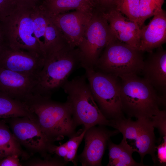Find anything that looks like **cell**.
<instances>
[{
  "label": "cell",
  "instance_id": "obj_1",
  "mask_svg": "<svg viewBox=\"0 0 166 166\" xmlns=\"http://www.w3.org/2000/svg\"><path fill=\"white\" fill-rule=\"evenodd\" d=\"M122 112L129 117L147 119L153 124L166 115L159 107L165 105V99L144 78L136 74L118 77Z\"/></svg>",
  "mask_w": 166,
  "mask_h": 166
},
{
  "label": "cell",
  "instance_id": "obj_2",
  "mask_svg": "<svg viewBox=\"0 0 166 166\" xmlns=\"http://www.w3.org/2000/svg\"><path fill=\"white\" fill-rule=\"evenodd\" d=\"M33 116V120L53 142L65 137L79 134L68 102L53 101L51 97L32 94L24 101Z\"/></svg>",
  "mask_w": 166,
  "mask_h": 166
},
{
  "label": "cell",
  "instance_id": "obj_3",
  "mask_svg": "<svg viewBox=\"0 0 166 166\" xmlns=\"http://www.w3.org/2000/svg\"><path fill=\"white\" fill-rule=\"evenodd\" d=\"M79 67H81L79 50L69 45L45 56L33 94L51 97L54 92L62 88L70 74Z\"/></svg>",
  "mask_w": 166,
  "mask_h": 166
},
{
  "label": "cell",
  "instance_id": "obj_4",
  "mask_svg": "<svg viewBox=\"0 0 166 166\" xmlns=\"http://www.w3.org/2000/svg\"><path fill=\"white\" fill-rule=\"evenodd\" d=\"M67 95L73 118L77 126L84 129L98 125L110 126L94 100L85 75L68 81L62 87Z\"/></svg>",
  "mask_w": 166,
  "mask_h": 166
},
{
  "label": "cell",
  "instance_id": "obj_5",
  "mask_svg": "<svg viewBox=\"0 0 166 166\" xmlns=\"http://www.w3.org/2000/svg\"><path fill=\"white\" fill-rule=\"evenodd\" d=\"M143 52L116 38L105 48L94 67L95 69L118 77L141 72Z\"/></svg>",
  "mask_w": 166,
  "mask_h": 166
},
{
  "label": "cell",
  "instance_id": "obj_6",
  "mask_svg": "<svg viewBox=\"0 0 166 166\" xmlns=\"http://www.w3.org/2000/svg\"><path fill=\"white\" fill-rule=\"evenodd\" d=\"M34 8L18 6L0 22L7 46L44 56L34 34L33 15Z\"/></svg>",
  "mask_w": 166,
  "mask_h": 166
},
{
  "label": "cell",
  "instance_id": "obj_7",
  "mask_svg": "<svg viewBox=\"0 0 166 166\" xmlns=\"http://www.w3.org/2000/svg\"><path fill=\"white\" fill-rule=\"evenodd\" d=\"M83 68L94 100L105 118L111 121L124 117L121 109L118 77L93 67Z\"/></svg>",
  "mask_w": 166,
  "mask_h": 166
},
{
  "label": "cell",
  "instance_id": "obj_8",
  "mask_svg": "<svg viewBox=\"0 0 166 166\" xmlns=\"http://www.w3.org/2000/svg\"><path fill=\"white\" fill-rule=\"evenodd\" d=\"M115 38L102 10L96 8L77 47L81 67L93 68L105 48Z\"/></svg>",
  "mask_w": 166,
  "mask_h": 166
},
{
  "label": "cell",
  "instance_id": "obj_9",
  "mask_svg": "<svg viewBox=\"0 0 166 166\" xmlns=\"http://www.w3.org/2000/svg\"><path fill=\"white\" fill-rule=\"evenodd\" d=\"M113 128L121 133L123 138L134 140L136 152L139 154L142 164L145 155H150L155 164L156 162V151L154 127L148 120L137 119L132 120L125 117L116 121Z\"/></svg>",
  "mask_w": 166,
  "mask_h": 166
},
{
  "label": "cell",
  "instance_id": "obj_10",
  "mask_svg": "<svg viewBox=\"0 0 166 166\" xmlns=\"http://www.w3.org/2000/svg\"><path fill=\"white\" fill-rule=\"evenodd\" d=\"M6 119L12 132L21 145L47 158L53 142L34 121L26 117Z\"/></svg>",
  "mask_w": 166,
  "mask_h": 166
},
{
  "label": "cell",
  "instance_id": "obj_11",
  "mask_svg": "<svg viewBox=\"0 0 166 166\" xmlns=\"http://www.w3.org/2000/svg\"><path fill=\"white\" fill-rule=\"evenodd\" d=\"M44 60L41 54L15 49L6 45L0 52V67L37 78Z\"/></svg>",
  "mask_w": 166,
  "mask_h": 166
},
{
  "label": "cell",
  "instance_id": "obj_12",
  "mask_svg": "<svg viewBox=\"0 0 166 166\" xmlns=\"http://www.w3.org/2000/svg\"><path fill=\"white\" fill-rule=\"evenodd\" d=\"M119 133L117 129L110 130L104 126H94L87 129L84 137V148L79 156L81 166H101L102 159L108 140Z\"/></svg>",
  "mask_w": 166,
  "mask_h": 166
},
{
  "label": "cell",
  "instance_id": "obj_13",
  "mask_svg": "<svg viewBox=\"0 0 166 166\" xmlns=\"http://www.w3.org/2000/svg\"><path fill=\"white\" fill-rule=\"evenodd\" d=\"M93 11L75 10L55 15L49 14L69 44L72 47H77L81 41Z\"/></svg>",
  "mask_w": 166,
  "mask_h": 166
},
{
  "label": "cell",
  "instance_id": "obj_14",
  "mask_svg": "<svg viewBox=\"0 0 166 166\" xmlns=\"http://www.w3.org/2000/svg\"><path fill=\"white\" fill-rule=\"evenodd\" d=\"M37 78L0 67V92L24 101L34 93Z\"/></svg>",
  "mask_w": 166,
  "mask_h": 166
},
{
  "label": "cell",
  "instance_id": "obj_15",
  "mask_svg": "<svg viewBox=\"0 0 166 166\" xmlns=\"http://www.w3.org/2000/svg\"><path fill=\"white\" fill-rule=\"evenodd\" d=\"M102 10L116 38L138 49L140 28L138 24L124 17L114 6L102 9Z\"/></svg>",
  "mask_w": 166,
  "mask_h": 166
},
{
  "label": "cell",
  "instance_id": "obj_16",
  "mask_svg": "<svg viewBox=\"0 0 166 166\" xmlns=\"http://www.w3.org/2000/svg\"><path fill=\"white\" fill-rule=\"evenodd\" d=\"M144 60L141 72L144 78L163 97L166 94V51L162 46L154 53L149 52Z\"/></svg>",
  "mask_w": 166,
  "mask_h": 166
},
{
  "label": "cell",
  "instance_id": "obj_17",
  "mask_svg": "<svg viewBox=\"0 0 166 166\" xmlns=\"http://www.w3.org/2000/svg\"><path fill=\"white\" fill-rule=\"evenodd\" d=\"M166 42V13L163 10L154 16L147 25L140 28L138 49L151 52Z\"/></svg>",
  "mask_w": 166,
  "mask_h": 166
},
{
  "label": "cell",
  "instance_id": "obj_18",
  "mask_svg": "<svg viewBox=\"0 0 166 166\" xmlns=\"http://www.w3.org/2000/svg\"><path fill=\"white\" fill-rule=\"evenodd\" d=\"M41 5L48 14L53 15L74 10L92 12L97 6L93 0H45Z\"/></svg>",
  "mask_w": 166,
  "mask_h": 166
},
{
  "label": "cell",
  "instance_id": "obj_19",
  "mask_svg": "<svg viewBox=\"0 0 166 166\" xmlns=\"http://www.w3.org/2000/svg\"><path fill=\"white\" fill-rule=\"evenodd\" d=\"M107 145L109 160L108 166H143V164L136 162L132 157L136 149L128 143L127 140L123 138L118 144L113 143L109 139Z\"/></svg>",
  "mask_w": 166,
  "mask_h": 166
},
{
  "label": "cell",
  "instance_id": "obj_20",
  "mask_svg": "<svg viewBox=\"0 0 166 166\" xmlns=\"http://www.w3.org/2000/svg\"><path fill=\"white\" fill-rule=\"evenodd\" d=\"M45 10L46 14V23L45 44L43 49L45 57L57 52L69 45L51 16Z\"/></svg>",
  "mask_w": 166,
  "mask_h": 166
},
{
  "label": "cell",
  "instance_id": "obj_21",
  "mask_svg": "<svg viewBox=\"0 0 166 166\" xmlns=\"http://www.w3.org/2000/svg\"><path fill=\"white\" fill-rule=\"evenodd\" d=\"M13 154H17L24 160L29 157L22 149L5 121L0 119V159Z\"/></svg>",
  "mask_w": 166,
  "mask_h": 166
},
{
  "label": "cell",
  "instance_id": "obj_22",
  "mask_svg": "<svg viewBox=\"0 0 166 166\" xmlns=\"http://www.w3.org/2000/svg\"><path fill=\"white\" fill-rule=\"evenodd\" d=\"M33 116L26 103L0 92V119Z\"/></svg>",
  "mask_w": 166,
  "mask_h": 166
},
{
  "label": "cell",
  "instance_id": "obj_23",
  "mask_svg": "<svg viewBox=\"0 0 166 166\" xmlns=\"http://www.w3.org/2000/svg\"><path fill=\"white\" fill-rule=\"evenodd\" d=\"M33 17L34 34L44 54L46 19V12L41 5L34 8Z\"/></svg>",
  "mask_w": 166,
  "mask_h": 166
},
{
  "label": "cell",
  "instance_id": "obj_24",
  "mask_svg": "<svg viewBox=\"0 0 166 166\" xmlns=\"http://www.w3.org/2000/svg\"><path fill=\"white\" fill-rule=\"evenodd\" d=\"M165 0H140L139 17L138 23L140 28L146 20L160 13Z\"/></svg>",
  "mask_w": 166,
  "mask_h": 166
},
{
  "label": "cell",
  "instance_id": "obj_25",
  "mask_svg": "<svg viewBox=\"0 0 166 166\" xmlns=\"http://www.w3.org/2000/svg\"><path fill=\"white\" fill-rule=\"evenodd\" d=\"M140 0H116L114 7L130 21L138 24Z\"/></svg>",
  "mask_w": 166,
  "mask_h": 166
},
{
  "label": "cell",
  "instance_id": "obj_26",
  "mask_svg": "<svg viewBox=\"0 0 166 166\" xmlns=\"http://www.w3.org/2000/svg\"><path fill=\"white\" fill-rule=\"evenodd\" d=\"M18 6L15 0H0V22Z\"/></svg>",
  "mask_w": 166,
  "mask_h": 166
},
{
  "label": "cell",
  "instance_id": "obj_27",
  "mask_svg": "<svg viewBox=\"0 0 166 166\" xmlns=\"http://www.w3.org/2000/svg\"><path fill=\"white\" fill-rule=\"evenodd\" d=\"M66 162L64 160L47 158L44 160H34L30 161L27 164L28 166H64L66 164Z\"/></svg>",
  "mask_w": 166,
  "mask_h": 166
},
{
  "label": "cell",
  "instance_id": "obj_28",
  "mask_svg": "<svg viewBox=\"0 0 166 166\" xmlns=\"http://www.w3.org/2000/svg\"><path fill=\"white\" fill-rule=\"evenodd\" d=\"M162 143L156 147L157 155L156 156V163L159 165L165 166L166 164V136L163 137Z\"/></svg>",
  "mask_w": 166,
  "mask_h": 166
},
{
  "label": "cell",
  "instance_id": "obj_29",
  "mask_svg": "<svg viewBox=\"0 0 166 166\" xmlns=\"http://www.w3.org/2000/svg\"><path fill=\"white\" fill-rule=\"evenodd\" d=\"M86 130V129L84 128L80 134L69 138V140L64 143L68 150H77L79 144L84 137Z\"/></svg>",
  "mask_w": 166,
  "mask_h": 166
},
{
  "label": "cell",
  "instance_id": "obj_30",
  "mask_svg": "<svg viewBox=\"0 0 166 166\" xmlns=\"http://www.w3.org/2000/svg\"><path fill=\"white\" fill-rule=\"evenodd\" d=\"M19 156L16 154L10 155L0 160V166H21Z\"/></svg>",
  "mask_w": 166,
  "mask_h": 166
},
{
  "label": "cell",
  "instance_id": "obj_31",
  "mask_svg": "<svg viewBox=\"0 0 166 166\" xmlns=\"http://www.w3.org/2000/svg\"><path fill=\"white\" fill-rule=\"evenodd\" d=\"M68 150L64 143L59 146L53 144L50 148V153H55L63 159L66 156Z\"/></svg>",
  "mask_w": 166,
  "mask_h": 166
},
{
  "label": "cell",
  "instance_id": "obj_32",
  "mask_svg": "<svg viewBox=\"0 0 166 166\" xmlns=\"http://www.w3.org/2000/svg\"><path fill=\"white\" fill-rule=\"evenodd\" d=\"M18 6L33 8L38 5L39 0H15Z\"/></svg>",
  "mask_w": 166,
  "mask_h": 166
},
{
  "label": "cell",
  "instance_id": "obj_33",
  "mask_svg": "<svg viewBox=\"0 0 166 166\" xmlns=\"http://www.w3.org/2000/svg\"><path fill=\"white\" fill-rule=\"evenodd\" d=\"M77 151L75 150H69L66 156L63 158L64 161L66 163L71 161L76 165V159Z\"/></svg>",
  "mask_w": 166,
  "mask_h": 166
},
{
  "label": "cell",
  "instance_id": "obj_34",
  "mask_svg": "<svg viewBox=\"0 0 166 166\" xmlns=\"http://www.w3.org/2000/svg\"><path fill=\"white\" fill-rule=\"evenodd\" d=\"M116 0H99L100 7L104 8H108L114 6Z\"/></svg>",
  "mask_w": 166,
  "mask_h": 166
},
{
  "label": "cell",
  "instance_id": "obj_35",
  "mask_svg": "<svg viewBox=\"0 0 166 166\" xmlns=\"http://www.w3.org/2000/svg\"><path fill=\"white\" fill-rule=\"evenodd\" d=\"M6 45L2 26L0 22V52Z\"/></svg>",
  "mask_w": 166,
  "mask_h": 166
},
{
  "label": "cell",
  "instance_id": "obj_36",
  "mask_svg": "<svg viewBox=\"0 0 166 166\" xmlns=\"http://www.w3.org/2000/svg\"><path fill=\"white\" fill-rule=\"evenodd\" d=\"M93 0L96 3H97L98 2V0Z\"/></svg>",
  "mask_w": 166,
  "mask_h": 166
},
{
  "label": "cell",
  "instance_id": "obj_37",
  "mask_svg": "<svg viewBox=\"0 0 166 166\" xmlns=\"http://www.w3.org/2000/svg\"></svg>",
  "mask_w": 166,
  "mask_h": 166
}]
</instances>
